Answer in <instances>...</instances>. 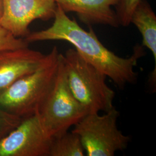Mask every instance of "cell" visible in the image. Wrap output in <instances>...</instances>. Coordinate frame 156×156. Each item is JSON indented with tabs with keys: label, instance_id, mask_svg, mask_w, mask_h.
I'll return each mask as SVG.
<instances>
[{
	"label": "cell",
	"instance_id": "cell-1",
	"mask_svg": "<svg viewBox=\"0 0 156 156\" xmlns=\"http://www.w3.org/2000/svg\"><path fill=\"white\" fill-rule=\"evenodd\" d=\"M52 26L47 29L31 33L24 39L31 43L44 41H64L70 43L85 60L93 65L106 77H109L119 89L137 80L138 73L134 68L145 56L142 46H134L129 57H122L108 49L98 39L92 27L89 31L82 28L75 19L71 20L57 5Z\"/></svg>",
	"mask_w": 156,
	"mask_h": 156
},
{
	"label": "cell",
	"instance_id": "cell-2",
	"mask_svg": "<svg viewBox=\"0 0 156 156\" xmlns=\"http://www.w3.org/2000/svg\"><path fill=\"white\" fill-rule=\"evenodd\" d=\"M60 54L54 46L37 69L0 94V108L22 119L38 112L54 83Z\"/></svg>",
	"mask_w": 156,
	"mask_h": 156
},
{
	"label": "cell",
	"instance_id": "cell-3",
	"mask_svg": "<svg viewBox=\"0 0 156 156\" xmlns=\"http://www.w3.org/2000/svg\"><path fill=\"white\" fill-rule=\"evenodd\" d=\"M62 58L69 88L87 113L106 112L114 108L115 92L106 84L104 73L74 49L67 50Z\"/></svg>",
	"mask_w": 156,
	"mask_h": 156
},
{
	"label": "cell",
	"instance_id": "cell-4",
	"mask_svg": "<svg viewBox=\"0 0 156 156\" xmlns=\"http://www.w3.org/2000/svg\"><path fill=\"white\" fill-rule=\"evenodd\" d=\"M38 113L51 138L67 132L87 114L69 88L62 53L54 83Z\"/></svg>",
	"mask_w": 156,
	"mask_h": 156
},
{
	"label": "cell",
	"instance_id": "cell-5",
	"mask_svg": "<svg viewBox=\"0 0 156 156\" xmlns=\"http://www.w3.org/2000/svg\"><path fill=\"white\" fill-rule=\"evenodd\" d=\"M119 112L114 107L104 115L87 113L74 126L88 156H113L125 150L131 140L118 128Z\"/></svg>",
	"mask_w": 156,
	"mask_h": 156
},
{
	"label": "cell",
	"instance_id": "cell-6",
	"mask_svg": "<svg viewBox=\"0 0 156 156\" xmlns=\"http://www.w3.org/2000/svg\"><path fill=\"white\" fill-rule=\"evenodd\" d=\"M51 140L37 112L0 138V156H49Z\"/></svg>",
	"mask_w": 156,
	"mask_h": 156
},
{
	"label": "cell",
	"instance_id": "cell-7",
	"mask_svg": "<svg viewBox=\"0 0 156 156\" xmlns=\"http://www.w3.org/2000/svg\"><path fill=\"white\" fill-rule=\"evenodd\" d=\"M56 4L54 0H4V13L0 26L17 38L30 33L29 26L35 20L54 18Z\"/></svg>",
	"mask_w": 156,
	"mask_h": 156
},
{
	"label": "cell",
	"instance_id": "cell-8",
	"mask_svg": "<svg viewBox=\"0 0 156 156\" xmlns=\"http://www.w3.org/2000/svg\"><path fill=\"white\" fill-rule=\"evenodd\" d=\"M45 55L27 48L0 51V94L41 65Z\"/></svg>",
	"mask_w": 156,
	"mask_h": 156
},
{
	"label": "cell",
	"instance_id": "cell-9",
	"mask_svg": "<svg viewBox=\"0 0 156 156\" xmlns=\"http://www.w3.org/2000/svg\"><path fill=\"white\" fill-rule=\"evenodd\" d=\"M66 13L73 12L85 24H102L113 27L120 26L116 12L121 0H54Z\"/></svg>",
	"mask_w": 156,
	"mask_h": 156
},
{
	"label": "cell",
	"instance_id": "cell-10",
	"mask_svg": "<svg viewBox=\"0 0 156 156\" xmlns=\"http://www.w3.org/2000/svg\"><path fill=\"white\" fill-rule=\"evenodd\" d=\"M142 37V46L151 50L156 66V16L146 0H140L131 18Z\"/></svg>",
	"mask_w": 156,
	"mask_h": 156
},
{
	"label": "cell",
	"instance_id": "cell-11",
	"mask_svg": "<svg viewBox=\"0 0 156 156\" xmlns=\"http://www.w3.org/2000/svg\"><path fill=\"white\" fill-rule=\"evenodd\" d=\"M84 156L85 150L78 134L67 131L52 138L49 156Z\"/></svg>",
	"mask_w": 156,
	"mask_h": 156
},
{
	"label": "cell",
	"instance_id": "cell-12",
	"mask_svg": "<svg viewBox=\"0 0 156 156\" xmlns=\"http://www.w3.org/2000/svg\"><path fill=\"white\" fill-rule=\"evenodd\" d=\"M29 43L23 38L15 37L9 31L0 26V51L28 47Z\"/></svg>",
	"mask_w": 156,
	"mask_h": 156
},
{
	"label": "cell",
	"instance_id": "cell-13",
	"mask_svg": "<svg viewBox=\"0 0 156 156\" xmlns=\"http://www.w3.org/2000/svg\"><path fill=\"white\" fill-rule=\"evenodd\" d=\"M140 0H121L116 6V12L120 25L128 26L131 23L132 13Z\"/></svg>",
	"mask_w": 156,
	"mask_h": 156
},
{
	"label": "cell",
	"instance_id": "cell-14",
	"mask_svg": "<svg viewBox=\"0 0 156 156\" xmlns=\"http://www.w3.org/2000/svg\"><path fill=\"white\" fill-rule=\"evenodd\" d=\"M22 119L0 108V138L8 134L20 122Z\"/></svg>",
	"mask_w": 156,
	"mask_h": 156
},
{
	"label": "cell",
	"instance_id": "cell-15",
	"mask_svg": "<svg viewBox=\"0 0 156 156\" xmlns=\"http://www.w3.org/2000/svg\"><path fill=\"white\" fill-rule=\"evenodd\" d=\"M4 13V0H0V23Z\"/></svg>",
	"mask_w": 156,
	"mask_h": 156
}]
</instances>
